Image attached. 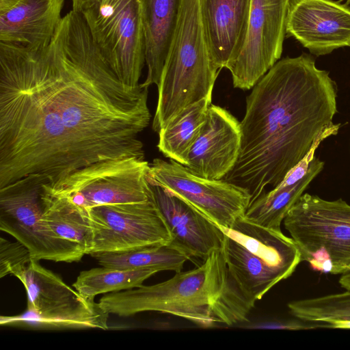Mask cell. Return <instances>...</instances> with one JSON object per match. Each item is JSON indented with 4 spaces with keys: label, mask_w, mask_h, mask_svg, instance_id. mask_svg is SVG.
Masks as SVG:
<instances>
[{
    "label": "cell",
    "mask_w": 350,
    "mask_h": 350,
    "mask_svg": "<svg viewBox=\"0 0 350 350\" xmlns=\"http://www.w3.org/2000/svg\"><path fill=\"white\" fill-rule=\"evenodd\" d=\"M219 70L205 41L198 0H183L157 85L153 130L159 133L185 108L212 97Z\"/></svg>",
    "instance_id": "obj_4"
},
{
    "label": "cell",
    "mask_w": 350,
    "mask_h": 350,
    "mask_svg": "<svg viewBox=\"0 0 350 350\" xmlns=\"http://www.w3.org/2000/svg\"><path fill=\"white\" fill-rule=\"evenodd\" d=\"M100 266L121 269H152L160 271H182L189 258L168 244L152 245L114 252L90 254Z\"/></svg>",
    "instance_id": "obj_22"
},
{
    "label": "cell",
    "mask_w": 350,
    "mask_h": 350,
    "mask_svg": "<svg viewBox=\"0 0 350 350\" xmlns=\"http://www.w3.org/2000/svg\"><path fill=\"white\" fill-rule=\"evenodd\" d=\"M290 0H252L243 49L227 69L234 88L252 89L281 57Z\"/></svg>",
    "instance_id": "obj_13"
},
{
    "label": "cell",
    "mask_w": 350,
    "mask_h": 350,
    "mask_svg": "<svg viewBox=\"0 0 350 350\" xmlns=\"http://www.w3.org/2000/svg\"><path fill=\"white\" fill-rule=\"evenodd\" d=\"M283 221L302 262L324 273L350 271V204L302 194Z\"/></svg>",
    "instance_id": "obj_6"
},
{
    "label": "cell",
    "mask_w": 350,
    "mask_h": 350,
    "mask_svg": "<svg viewBox=\"0 0 350 350\" xmlns=\"http://www.w3.org/2000/svg\"><path fill=\"white\" fill-rule=\"evenodd\" d=\"M29 249L18 241L0 238V278L12 274L27 266L32 260Z\"/></svg>",
    "instance_id": "obj_26"
},
{
    "label": "cell",
    "mask_w": 350,
    "mask_h": 350,
    "mask_svg": "<svg viewBox=\"0 0 350 350\" xmlns=\"http://www.w3.org/2000/svg\"><path fill=\"white\" fill-rule=\"evenodd\" d=\"M43 220L57 236L76 244L85 254L92 247V229L88 212L41 189Z\"/></svg>",
    "instance_id": "obj_23"
},
{
    "label": "cell",
    "mask_w": 350,
    "mask_h": 350,
    "mask_svg": "<svg viewBox=\"0 0 350 350\" xmlns=\"http://www.w3.org/2000/svg\"><path fill=\"white\" fill-rule=\"evenodd\" d=\"M157 272L152 269H121L102 266L81 271L72 287L83 297L94 299L100 294L139 287Z\"/></svg>",
    "instance_id": "obj_24"
},
{
    "label": "cell",
    "mask_w": 350,
    "mask_h": 350,
    "mask_svg": "<svg viewBox=\"0 0 350 350\" xmlns=\"http://www.w3.org/2000/svg\"><path fill=\"white\" fill-rule=\"evenodd\" d=\"M347 3L350 5V0H347Z\"/></svg>",
    "instance_id": "obj_30"
},
{
    "label": "cell",
    "mask_w": 350,
    "mask_h": 350,
    "mask_svg": "<svg viewBox=\"0 0 350 350\" xmlns=\"http://www.w3.org/2000/svg\"><path fill=\"white\" fill-rule=\"evenodd\" d=\"M339 284L344 289L350 290V271L341 275Z\"/></svg>",
    "instance_id": "obj_28"
},
{
    "label": "cell",
    "mask_w": 350,
    "mask_h": 350,
    "mask_svg": "<svg viewBox=\"0 0 350 350\" xmlns=\"http://www.w3.org/2000/svg\"><path fill=\"white\" fill-rule=\"evenodd\" d=\"M66 0H16L0 12V42L31 50L46 47L61 23Z\"/></svg>",
    "instance_id": "obj_18"
},
{
    "label": "cell",
    "mask_w": 350,
    "mask_h": 350,
    "mask_svg": "<svg viewBox=\"0 0 350 350\" xmlns=\"http://www.w3.org/2000/svg\"><path fill=\"white\" fill-rule=\"evenodd\" d=\"M286 31L317 56L350 46V7L334 0H290Z\"/></svg>",
    "instance_id": "obj_14"
},
{
    "label": "cell",
    "mask_w": 350,
    "mask_h": 350,
    "mask_svg": "<svg viewBox=\"0 0 350 350\" xmlns=\"http://www.w3.org/2000/svg\"><path fill=\"white\" fill-rule=\"evenodd\" d=\"M16 0H0V12L9 8Z\"/></svg>",
    "instance_id": "obj_29"
},
{
    "label": "cell",
    "mask_w": 350,
    "mask_h": 350,
    "mask_svg": "<svg viewBox=\"0 0 350 350\" xmlns=\"http://www.w3.org/2000/svg\"><path fill=\"white\" fill-rule=\"evenodd\" d=\"M252 89L240 122L239 155L224 178L247 190L250 203L340 128L333 122L336 84L310 55L278 60Z\"/></svg>",
    "instance_id": "obj_2"
},
{
    "label": "cell",
    "mask_w": 350,
    "mask_h": 350,
    "mask_svg": "<svg viewBox=\"0 0 350 350\" xmlns=\"http://www.w3.org/2000/svg\"><path fill=\"white\" fill-rule=\"evenodd\" d=\"M42 183L23 179L0 189V230L25 245L36 260L78 262L85 254L43 220Z\"/></svg>",
    "instance_id": "obj_10"
},
{
    "label": "cell",
    "mask_w": 350,
    "mask_h": 350,
    "mask_svg": "<svg viewBox=\"0 0 350 350\" xmlns=\"http://www.w3.org/2000/svg\"><path fill=\"white\" fill-rule=\"evenodd\" d=\"M211 101L212 97H207L187 107L159 132L157 147L165 157L186 165Z\"/></svg>",
    "instance_id": "obj_21"
},
{
    "label": "cell",
    "mask_w": 350,
    "mask_h": 350,
    "mask_svg": "<svg viewBox=\"0 0 350 350\" xmlns=\"http://www.w3.org/2000/svg\"><path fill=\"white\" fill-rule=\"evenodd\" d=\"M241 144L240 122L224 108L211 104L185 166L204 178L224 179L237 163Z\"/></svg>",
    "instance_id": "obj_16"
},
{
    "label": "cell",
    "mask_w": 350,
    "mask_h": 350,
    "mask_svg": "<svg viewBox=\"0 0 350 350\" xmlns=\"http://www.w3.org/2000/svg\"><path fill=\"white\" fill-rule=\"evenodd\" d=\"M183 0H138L146 44L148 73L141 84L158 85Z\"/></svg>",
    "instance_id": "obj_20"
},
{
    "label": "cell",
    "mask_w": 350,
    "mask_h": 350,
    "mask_svg": "<svg viewBox=\"0 0 350 350\" xmlns=\"http://www.w3.org/2000/svg\"><path fill=\"white\" fill-rule=\"evenodd\" d=\"M27 293V309L17 315L1 316L0 324L38 329H90L100 310L94 299L83 297L39 260L13 273Z\"/></svg>",
    "instance_id": "obj_8"
},
{
    "label": "cell",
    "mask_w": 350,
    "mask_h": 350,
    "mask_svg": "<svg viewBox=\"0 0 350 350\" xmlns=\"http://www.w3.org/2000/svg\"><path fill=\"white\" fill-rule=\"evenodd\" d=\"M96 45L120 80L138 87L146 44L138 0H71Z\"/></svg>",
    "instance_id": "obj_7"
},
{
    "label": "cell",
    "mask_w": 350,
    "mask_h": 350,
    "mask_svg": "<svg viewBox=\"0 0 350 350\" xmlns=\"http://www.w3.org/2000/svg\"><path fill=\"white\" fill-rule=\"evenodd\" d=\"M252 0H198L211 57L219 70L228 68L245 40Z\"/></svg>",
    "instance_id": "obj_17"
},
{
    "label": "cell",
    "mask_w": 350,
    "mask_h": 350,
    "mask_svg": "<svg viewBox=\"0 0 350 350\" xmlns=\"http://www.w3.org/2000/svg\"><path fill=\"white\" fill-rule=\"evenodd\" d=\"M317 148H313L278 186L250 203L243 218L252 224L282 231L281 224L290 208L323 169L324 162L314 155Z\"/></svg>",
    "instance_id": "obj_19"
},
{
    "label": "cell",
    "mask_w": 350,
    "mask_h": 350,
    "mask_svg": "<svg viewBox=\"0 0 350 350\" xmlns=\"http://www.w3.org/2000/svg\"><path fill=\"white\" fill-rule=\"evenodd\" d=\"M149 166L135 157L98 161L42 184V191L84 212L101 205L144 202L151 197Z\"/></svg>",
    "instance_id": "obj_9"
},
{
    "label": "cell",
    "mask_w": 350,
    "mask_h": 350,
    "mask_svg": "<svg viewBox=\"0 0 350 350\" xmlns=\"http://www.w3.org/2000/svg\"><path fill=\"white\" fill-rule=\"evenodd\" d=\"M98 303L109 314L128 317L155 311L203 327L245 322L254 307L231 277L221 250L196 269L177 272L156 284L107 293Z\"/></svg>",
    "instance_id": "obj_3"
},
{
    "label": "cell",
    "mask_w": 350,
    "mask_h": 350,
    "mask_svg": "<svg viewBox=\"0 0 350 350\" xmlns=\"http://www.w3.org/2000/svg\"><path fill=\"white\" fill-rule=\"evenodd\" d=\"M220 228L225 234L221 251L229 273L253 306L302 262L297 245L282 231L252 224L243 217L230 228Z\"/></svg>",
    "instance_id": "obj_5"
},
{
    "label": "cell",
    "mask_w": 350,
    "mask_h": 350,
    "mask_svg": "<svg viewBox=\"0 0 350 350\" xmlns=\"http://www.w3.org/2000/svg\"><path fill=\"white\" fill-rule=\"evenodd\" d=\"M148 88L126 86L70 10L45 48L0 42V189L92 163L144 159Z\"/></svg>",
    "instance_id": "obj_1"
},
{
    "label": "cell",
    "mask_w": 350,
    "mask_h": 350,
    "mask_svg": "<svg viewBox=\"0 0 350 350\" xmlns=\"http://www.w3.org/2000/svg\"><path fill=\"white\" fill-rule=\"evenodd\" d=\"M94 252H122L168 244L171 234L152 194L141 202L101 205L87 211Z\"/></svg>",
    "instance_id": "obj_12"
},
{
    "label": "cell",
    "mask_w": 350,
    "mask_h": 350,
    "mask_svg": "<svg viewBox=\"0 0 350 350\" xmlns=\"http://www.w3.org/2000/svg\"><path fill=\"white\" fill-rule=\"evenodd\" d=\"M323 323L325 327L350 329V321H328Z\"/></svg>",
    "instance_id": "obj_27"
},
{
    "label": "cell",
    "mask_w": 350,
    "mask_h": 350,
    "mask_svg": "<svg viewBox=\"0 0 350 350\" xmlns=\"http://www.w3.org/2000/svg\"><path fill=\"white\" fill-rule=\"evenodd\" d=\"M148 179V178H147ZM152 198L171 234L168 245L203 261L221 250L225 234L213 221L166 188L148 179Z\"/></svg>",
    "instance_id": "obj_15"
},
{
    "label": "cell",
    "mask_w": 350,
    "mask_h": 350,
    "mask_svg": "<svg viewBox=\"0 0 350 350\" xmlns=\"http://www.w3.org/2000/svg\"><path fill=\"white\" fill-rule=\"evenodd\" d=\"M288 308L293 317L304 321H350V290L293 301L288 304Z\"/></svg>",
    "instance_id": "obj_25"
},
{
    "label": "cell",
    "mask_w": 350,
    "mask_h": 350,
    "mask_svg": "<svg viewBox=\"0 0 350 350\" xmlns=\"http://www.w3.org/2000/svg\"><path fill=\"white\" fill-rule=\"evenodd\" d=\"M147 178L178 196L220 228H228L243 217L251 202L245 189L224 179L200 176L170 159H154Z\"/></svg>",
    "instance_id": "obj_11"
}]
</instances>
